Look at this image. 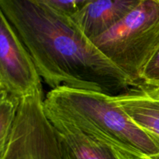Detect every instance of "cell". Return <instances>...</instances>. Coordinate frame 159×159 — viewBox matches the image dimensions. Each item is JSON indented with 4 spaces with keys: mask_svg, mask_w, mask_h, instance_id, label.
<instances>
[{
    "mask_svg": "<svg viewBox=\"0 0 159 159\" xmlns=\"http://www.w3.org/2000/svg\"><path fill=\"white\" fill-rule=\"evenodd\" d=\"M0 9L52 89L64 86L118 96L136 87L71 17L40 0H0Z\"/></svg>",
    "mask_w": 159,
    "mask_h": 159,
    "instance_id": "obj_1",
    "label": "cell"
},
{
    "mask_svg": "<svg viewBox=\"0 0 159 159\" xmlns=\"http://www.w3.org/2000/svg\"><path fill=\"white\" fill-rule=\"evenodd\" d=\"M114 96L62 86L48 92L44 108L128 159H159V143L128 116Z\"/></svg>",
    "mask_w": 159,
    "mask_h": 159,
    "instance_id": "obj_2",
    "label": "cell"
},
{
    "mask_svg": "<svg viewBox=\"0 0 159 159\" xmlns=\"http://www.w3.org/2000/svg\"><path fill=\"white\" fill-rule=\"evenodd\" d=\"M91 41L135 86H140L144 69L159 51V0H143Z\"/></svg>",
    "mask_w": 159,
    "mask_h": 159,
    "instance_id": "obj_3",
    "label": "cell"
},
{
    "mask_svg": "<svg viewBox=\"0 0 159 159\" xmlns=\"http://www.w3.org/2000/svg\"><path fill=\"white\" fill-rule=\"evenodd\" d=\"M0 159H63L44 108L42 89L23 98Z\"/></svg>",
    "mask_w": 159,
    "mask_h": 159,
    "instance_id": "obj_4",
    "label": "cell"
},
{
    "mask_svg": "<svg viewBox=\"0 0 159 159\" xmlns=\"http://www.w3.org/2000/svg\"><path fill=\"white\" fill-rule=\"evenodd\" d=\"M40 89V76L30 54L0 12V92L23 99Z\"/></svg>",
    "mask_w": 159,
    "mask_h": 159,
    "instance_id": "obj_5",
    "label": "cell"
},
{
    "mask_svg": "<svg viewBox=\"0 0 159 159\" xmlns=\"http://www.w3.org/2000/svg\"><path fill=\"white\" fill-rule=\"evenodd\" d=\"M52 124L63 159H128L113 146L92 137L45 110Z\"/></svg>",
    "mask_w": 159,
    "mask_h": 159,
    "instance_id": "obj_6",
    "label": "cell"
},
{
    "mask_svg": "<svg viewBox=\"0 0 159 159\" xmlns=\"http://www.w3.org/2000/svg\"><path fill=\"white\" fill-rule=\"evenodd\" d=\"M143 0H91L71 17L90 40L104 34L123 20Z\"/></svg>",
    "mask_w": 159,
    "mask_h": 159,
    "instance_id": "obj_7",
    "label": "cell"
},
{
    "mask_svg": "<svg viewBox=\"0 0 159 159\" xmlns=\"http://www.w3.org/2000/svg\"><path fill=\"white\" fill-rule=\"evenodd\" d=\"M128 116L159 143V93L141 85L115 96Z\"/></svg>",
    "mask_w": 159,
    "mask_h": 159,
    "instance_id": "obj_8",
    "label": "cell"
},
{
    "mask_svg": "<svg viewBox=\"0 0 159 159\" xmlns=\"http://www.w3.org/2000/svg\"><path fill=\"white\" fill-rule=\"evenodd\" d=\"M22 99L0 92V149L9 138Z\"/></svg>",
    "mask_w": 159,
    "mask_h": 159,
    "instance_id": "obj_9",
    "label": "cell"
},
{
    "mask_svg": "<svg viewBox=\"0 0 159 159\" xmlns=\"http://www.w3.org/2000/svg\"><path fill=\"white\" fill-rule=\"evenodd\" d=\"M54 10L71 17L85 7L91 0H40Z\"/></svg>",
    "mask_w": 159,
    "mask_h": 159,
    "instance_id": "obj_10",
    "label": "cell"
},
{
    "mask_svg": "<svg viewBox=\"0 0 159 159\" xmlns=\"http://www.w3.org/2000/svg\"><path fill=\"white\" fill-rule=\"evenodd\" d=\"M141 85L150 89L159 90V51L144 69Z\"/></svg>",
    "mask_w": 159,
    "mask_h": 159,
    "instance_id": "obj_11",
    "label": "cell"
},
{
    "mask_svg": "<svg viewBox=\"0 0 159 159\" xmlns=\"http://www.w3.org/2000/svg\"><path fill=\"white\" fill-rule=\"evenodd\" d=\"M155 91H156V92H158V93H159V90H158V91H157V90H155Z\"/></svg>",
    "mask_w": 159,
    "mask_h": 159,
    "instance_id": "obj_12",
    "label": "cell"
}]
</instances>
